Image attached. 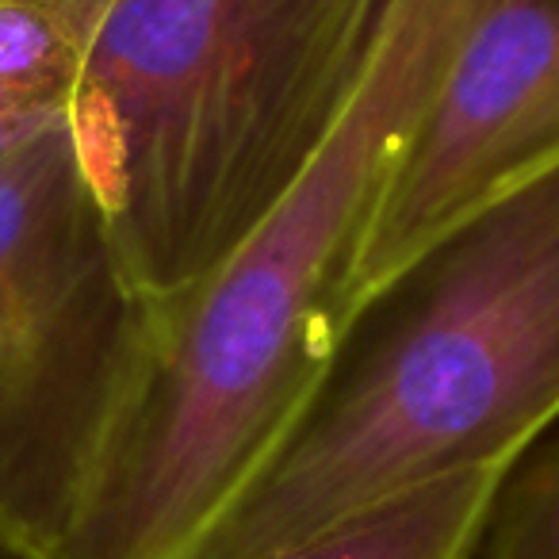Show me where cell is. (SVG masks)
Instances as JSON below:
<instances>
[{
  "label": "cell",
  "instance_id": "cell-1",
  "mask_svg": "<svg viewBox=\"0 0 559 559\" xmlns=\"http://www.w3.org/2000/svg\"><path fill=\"white\" fill-rule=\"evenodd\" d=\"M483 4L388 0L304 177L192 288L142 304L119 403L47 559H185L276 456L357 322L376 207Z\"/></svg>",
  "mask_w": 559,
  "mask_h": 559
},
{
  "label": "cell",
  "instance_id": "cell-2",
  "mask_svg": "<svg viewBox=\"0 0 559 559\" xmlns=\"http://www.w3.org/2000/svg\"><path fill=\"white\" fill-rule=\"evenodd\" d=\"M559 418V165L414 257L357 314L276 456L185 559H261Z\"/></svg>",
  "mask_w": 559,
  "mask_h": 559
},
{
  "label": "cell",
  "instance_id": "cell-3",
  "mask_svg": "<svg viewBox=\"0 0 559 559\" xmlns=\"http://www.w3.org/2000/svg\"><path fill=\"white\" fill-rule=\"evenodd\" d=\"M388 0H116L66 119L139 304L203 280L307 173Z\"/></svg>",
  "mask_w": 559,
  "mask_h": 559
},
{
  "label": "cell",
  "instance_id": "cell-4",
  "mask_svg": "<svg viewBox=\"0 0 559 559\" xmlns=\"http://www.w3.org/2000/svg\"><path fill=\"white\" fill-rule=\"evenodd\" d=\"M123 276L70 119L0 165V540L47 559L134 357Z\"/></svg>",
  "mask_w": 559,
  "mask_h": 559
},
{
  "label": "cell",
  "instance_id": "cell-5",
  "mask_svg": "<svg viewBox=\"0 0 559 559\" xmlns=\"http://www.w3.org/2000/svg\"><path fill=\"white\" fill-rule=\"evenodd\" d=\"M559 165V0H487L388 180L360 311L452 226Z\"/></svg>",
  "mask_w": 559,
  "mask_h": 559
},
{
  "label": "cell",
  "instance_id": "cell-6",
  "mask_svg": "<svg viewBox=\"0 0 559 559\" xmlns=\"http://www.w3.org/2000/svg\"><path fill=\"white\" fill-rule=\"evenodd\" d=\"M513 467H475L357 510L261 559H472Z\"/></svg>",
  "mask_w": 559,
  "mask_h": 559
},
{
  "label": "cell",
  "instance_id": "cell-7",
  "mask_svg": "<svg viewBox=\"0 0 559 559\" xmlns=\"http://www.w3.org/2000/svg\"><path fill=\"white\" fill-rule=\"evenodd\" d=\"M487 533V559H559V437L513 467Z\"/></svg>",
  "mask_w": 559,
  "mask_h": 559
},
{
  "label": "cell",
  "instance_id": "cell-8",
  "mask_svg": "<svg viewBox=\"0 0 559 559\" xmlns=\"http://www.w3.org/2000/svg\"><path fill=\"white\" fill-rule=\"evenodd\" d=\"M66 116L62 100H0V165Z\"/></svg>",
  "mask_w": 559,
  "mask_h": 559
},
{
  "label": "cell",
  "instance_id": "cell-9",
  "mask_svg": "<svg viewBox=\"0 0 559 559\" xmlns=\"http://www.w3.org/2000/svg\"><path fill=\"white\" fill-rule=\"evenodd\" d=\"M0 559H39V556H32V551H24V548H12V544H4V540H0Z\"/></svg>",
  "mask_w": 559,
  "mask_h": 559
}]
</instances>
